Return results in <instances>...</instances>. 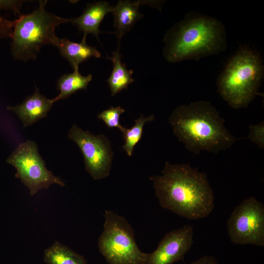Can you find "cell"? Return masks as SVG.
<instances>
[{
    "instance_id": "8fae6325",
    "label": "cell",
    "mask_w": 264,
    "mask_h": 264,
    "mask_svg": "<svg viewBox=\"0 0 264 264\" xmlns=\"http://www.w3.org/2000/svg\"><path fill=\"white\" fill-rule=\"evenodd\" d=\"M54 103L53 99L47 98L36 87L34 93L26 97L21 104L6 108L17 115L24 129L45 117Z\"/></svg>"
},
{
    "instance_id": "d6986e66",
    "label": "cell",
    "mask_w": 264,
    "mask_h": 264,
    "mask_svg": "<svg viewBox=\"0 0 264 264\" xmlns=\"http://www.w3.org/2000/svg\"><path fill=\"white\" fill-rule=\"evenodd\" d=\"M121 107H111L102 111L98 118L102 120L109 128H117L121 131L123 127L120 124V115L125 112Z\"/></svg>"
},
{
    "instance_id": "6da1fadb",
    "label": "cell",
    "mask_w": 264,
    "mask_h": 264,
    "mask_svg": "<svg viewBox=\"0 0 264 264\" xmlns=\"http://www.w3.org/2000/svg\"><path fill=\"white\" fill-rule=\"evenodd\" d=\"M161 207L182 217H207L215 207L214 192L205 173L188 164L166 162L161 175L150 177Z\"/></svg>"
},
{
    "instance_id": "5bb4252c",
    "label": "cell",
    "mask_w": 264,
    "mask_h": 264,
    "mask_svg": "<svg viewBox=\"0 0 264 264\" xmlns=\"http://www.w3.org/2000/svg\"><path fill=\"white\" fill-rule=\"evenodd\" d=\"M155 2L121 0L113 6L112 13L114 17V26L115 28L114 33L119 39V42H120L122 37L132 28L135 23L144 16L139 11V6Z\"/></svg>"
},
{
    "instance_id": "7a4b0ae2",
    "label": "cell",
    "mask_w": 264,
    "mask_h": 264,
    "mask_svg": "<svg viewBox=\"0 0 264 264\" xmlns=\"http://www.w3.org/2000/svg\"><path fill=\"white\" fill-rule=\"evenodd\" d=\"M210 102L200 100L176 108L169 118L174 134L195 154L200 151L218 154L230 148L236 138Z\"/></svg>"
},
{
    "instance_id": "5b68a950",
    "label": "cell",
    "mask_w": 264,
    "mask_h": 264,
    "mask_svg": "<svg viewBox=\"0 0 264 264\" xmlns=\"http://www.w3.org/2000/svg\"><path fill=\"white\" fill-rule=\"evenodd\" d=\"M46 0H39L37 8L27 14H22L14 20L10 45L11 53L15 60L26 62L35 60L41 48L52 44L57 36L55 29L69 19L47 11Z\"/></svg>"
},
{
    "instance_id": "8992f818",
    "label": "cell",
    "mask_w": 264,
    "mask_h": 264,
    "mask_svg": "<svg viewBox=\"0 0 264 264\" xmlns=\"http://www.w3.org/2000/svg\"><path fill=\"white\" fill-rule=\"evenodd\" d=\"M104 230L98 239L99 251L109 264H146L149 253L137 245L134 233L124 217L105 211Z\"/></svg>"
},
{
    "instance_id": "ac0fdd59",
    "label": "cell",
    "mask_w": 264,
    "mask_h": 264,
    "mask_svg": "<svg viewBox=\"0 0 264 264\" xmlns=\"http://www.w3.org/2000/svg\"><path fill=\"white\" fill-rule=\"evenodd\" d=\"M154 117L153 114L148 117H145L142 115L135 120V123L131 128L127 129L123 127L121 131L125 139L122 148L128 156L132 155L134 147L141 140L145 123L153 121Z\"/></svg>"
},
{
    "instance_id": "30bf717a",
    "label": "cell",
    "mask_w": 264,
    "mask_h": 264,
    "mask_svg": "<svg viewBox=\"0 0 264 264\" xmlns=\"http://www.w3.org/2000/svg\"><path fill=\"white\" fill-rule=\"evenodd\" d=\"M193 227L184 225L166 234L156 249L149 256L146 264H173L182 260L193 242Z\"/></svg>"
},
{
    "instance_id": "4fadbf2b",
    "label": "cell",
    "mask_w": 264,
    "mask_h": 264,
    "mask_svg": "<svg viewBox=\"0 0 264 264\" xmlns=\"http://www.w3.org/2000/svg\"><path fill=\"white\" fill-rule=\"evenodd\" d=\"M87 36L80 43L72 42L66 38L57 37L52 45L58 48L60 55L70 64L73 70H79V65L90 58H100V52L86 43Z\"/></svg>"
},
{
    "instance_id": "9a60e30c",
    "label": "cell",
    "mask_w": 264,
    "mask_h": 264,
    "mask_svg": "<svg viewBox=\"0 0 264 264\" xmlns=\"http://www.w3.org/2000/svg\"><path fill=\"white\" fill-rule=\"evenodd\" d=\"M119 43L117 49L112 52L111 57H108L113 63L112 71L107 80L112 96L123 89H127L128 86L134 81L132 77L133 70L128 69L126 65L121 62Z\"/></svg>"
},
{
    "instance_id": "52a82bcc",
    "label": "cell",
    "mask_w": 264,
    "mask_h": 264,
    "mask_svg": "<svg viewBox=\"0 0 264 264\" xmlns=\"http://www.w3.org/2000/svg\"><path fill=\"white\" fill-rule=\"evenodd\" d=\"M5 161L16 169L15 177L20 179L28 188L31 196L43 189H47L52 184L62 187L66 185L59 177L46 168L39 153L37 145L33 140L20 143Z\"/></svg>"
},
{
    "instance_id": "7402d4cb",
    "label": "cell",
    "mask_w": 264,
    "mask_h": 264,
    "mask_svg": "<svg viewBox=\"0 0 264 264\" xmlns=\"http://www.w3.org/2000/svg\"><path fill=\"white\" fill-rule=\"evenodd\" d=\"M217 259L212 256H205L189 264H217Z\"/></svg>"
},
{
    "instance_id": "3957f363",
    "label": "cell",
    "mask_w": 264,
    "mask_h": 264,
    "mask_svg": "<svg viewBox=\"0 0 264 264\" xmlns=\"http://www.w3.org/2000/svg\"><path fill=\"white\" fill-rule=\"evenodd\" d=\"M163 55L170 63L198 60L219 53L227 47L221 22L196 12L187 13L166 33Z\"/></svg>"
},
{
    "instance_id": "2e32d148",
    "label": "cell",
    "mask_w": 264,
    "mask_h": 264,
    "mask_svg": "<svg viewBox=\"0 0 264 264\" xmlns=\"http://www.w3.org/2000/svg\"><path fill=\"white\" fill-rule=\"evenodd\" d=\"M44 261L46 264H88L83 256L58 241L44 250Z\"/></svg>"
},
{
    "instance_id": "277c9868",
    "label": "cell",
    "mask_w": 264,
    "mask_h": 264,
    "mask_svg": "<svg viewBox=\"0 0 264 264\" xmlns=\"http://www.w3.org/2000/svg\"><path fill=\"white\" fill-rule=\"evenodd\" d=\"M264 70L257 53L246 47L240 48L218 77L219 93L232 108H246L258 93Z\"/></svg>"
},
{
    "instance_id": "ffe728a7",
    "label": "cell",
    "mask_w": 264,
    "mask_h": 264,
    "mask_svg": "<svg viewBox=\"0 0 264 264\" xmlns=\"http://www.w3.org/2000/svg\"><path fill=\"white\" fill-rule=\"evenodd\" d=\"M249 132L247 139L261 149L264 148V121L256 125L249 126Z\"/></svg>"
},
{
    "instance_id": "e0dca14e",
    "label": "cell",
    "mask_w": 264,
    "mask_h": 264,
    "mask_svg": "<svg viewBox=\"0 0 264 264\" xmlns=\"http://www.w3.org/2000/svg\"><path fill=\"white\" fill-rule=\"evenodd\" d=\"M92 76L81 75L79 70H74L72 73H66L58 80L56 86L59 94L53 99L54 102L65 99L71 94L81 89H86L91 81Z\"/></svg>"
},
{
    "instance_id": "44dd1931",
    "label": "cell",
    "mask_w": 264,
    "mask_h": 264,
    "mask_svg": "<svg viewBox=\"0 0 264 264\" xmlns=\"http://www.w3.org/2000/svg\"><path fill=\"white\" fill-rule=\"evenodd\" d=\"M25 0H0V9L13 12L14 15H22L21 9Z\"/></svg>"
},
{
    "instance_id": "9c48e42d",
    "label": "cell",
    "mask_w": 264,
    "mask_h": 264,
    "mask_svg": "<svg viewBox=\"0 0 264 264\" xmlns=\"http://www.w3.org/2000/svg\"><path fill=\"white\" fill-rule=\"evenodd\" d=\"M68 137L81 150L85 169L94 179L109 176L113 152L110 140L105 135H94L74 124L68 132Z\"/></svg>"
},
{
    "instance_id": "ba28073f",
    "label": "cell",
    "mask_w": 264,
    "mask_h": 264,
    "mask_svg": "<svg viewBox=\"0 0 264 264\" xmlns=\"http://www.w3.org/2000/svg\"><path fill=\"white\" fill-rule=\"evenodd\" d=\"M228 235L232 242L264 246V206L254 197L236 207L228 220Z\"/></svg>"
},
{
    "instance_id": "7c38bea8",
    "label": "cell",
    "mask_w": 264,
    "mask_h": 264,
    "mask_svg": "<svg viewBox=\"0 0 264 264\" xmlns=\"http://www.w3.org/2000/svg\"><path fill=\"white\" fill-rule=\"evenodd\" d=\"M113 8V6L106 1L88 3L82 14L77 18L69 19V22L77 26L84 36L92 34L99 41V34L101 32L100 24L105 16L112 12Z\"/></svg>"
}]
</instances>
